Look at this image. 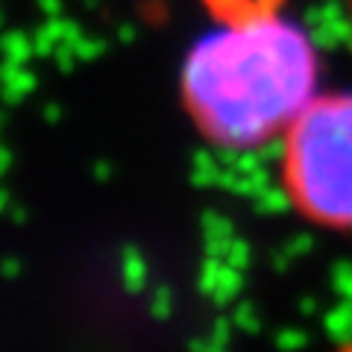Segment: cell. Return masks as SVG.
<instances>
[{
    "instance_id": "7a4b0ae2",
    "label": "cell",
    "mask_w": 352,
    "mask_h": 352,
    "mask_svg": "<svg viewBox=\"0 0 352 352\" xmlns=\"http://www.w3.org/2000/svg\"><path fill=\"white\" fill-rule=\"evenodd\" d=\"M282 188L305 220L352 232V91L317 94L282 135Z\"/></svg>"
},
{
    "instance_id": "6da1fadb",
    "label": "cell",
    "mask_w": 352,
    "mask_h": 352,
    "mask_svg": "<svg viewBox=\"0 0 352 352\" xmlns=\"http://www.w3.org/2000/svg\"><path fill=\"white\" fill-rule=\"evenodd\" d=\"M212 15L182 65L185 112L208 144H270L317 97L314 44L276 0H214Z\"/></svg>"
}]
</instances>
